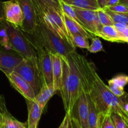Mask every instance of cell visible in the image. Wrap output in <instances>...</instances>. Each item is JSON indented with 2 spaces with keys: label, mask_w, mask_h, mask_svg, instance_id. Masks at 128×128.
<instances>
[{
  "label": "cell",
  "mask_w": 128,
  "mask_h": 128,
  "mask_svg": "<svg viewBox=\"0 0 128 128\" xmlns=\"http://www.w3.org/2000/svg\"><path fill=\"white\" fill-rule=\"evenodd\" d=\"M88 95L98 113L111 115L112 112H115L123 119L126 124H128V114L124 108V104L128 101V94L120 98L115 96L98 75Z\"/></svg>",
  "instance_id": "1"
},
{
  "label": "cell",
  "mask_w": 128,
  "mask_h": 128,
  "mask_svg": "<svg viewBox=\"0 0 128 128\" xmlns=\"http://www.w3.org/2000/svg\"><path fill=\"white\" fill-rule=\"evenodd\" d=\"M62 81L60 92L66 112L70 113L82 91L81 81L70 54L61 56Z\"/></svg>",
  "instance_id": "2"
},
{
  "label": "cell",
  "mask_w": 128,
  "mask_h": 128,
  "mask_svg": "<svg viewBox=\"0 0 128 128\" xmlns=\"http://www.w3.org/2000/svg\"><path fill=\"white\" fill-rule=\"evenodd\" d=\"M34 31L42 46L50 53L57 54L65 57L71 52L76 51V48L55 35L42 22H39Z\"/></svg>",
  "instance_id": "3"
},
{
  "label": "cell",
  "mask_w": 128,
  "mask_h": 128,
  "mask_svg": "<svg viewBox=\"0 0 128 128\" xmlns=\"http://www.w3.org/2000/svg\"><path fill=\"white\" fill-rule=\"evenodd\" d=\"M70 55L81 81L82 90L86 94H89L98 76L94 66L92 62L86 60L84 56L78 54L76 51L70 53Z\"/></svg>",
  "instance_id": "4"
},
{
  "label": "cell",
  "mask_w": 128,
  "mask_h": 128,
  "mask_svg": "<svg viewBox=\"0 0 128 128\" xmlns=\"http://www.w3.org/2000/svg\"><path fill=\"white\" fill-rule=\"evenodd\" d=\"M4 24L8 36L9 44L11 50L17 52L23 58H37L36 51L20 28L9 23L6 20L4 21Z\"/></svg>",
  "instance_id": "5"
},
{
  "label": "cell",
  "mask_w": 128,
  "mask_h": 128,
  "mask_svg": "<svg viewBox=\"0 0 128 128\" xmlns=\"http://www.w3.org/2000/svg\"><path fill=\"white\" fill-rule=\"evenodd\" d=\"M42 22L55 35L66 41L71 46H74L71 35L69 33L65 25L63 16L46 4H42Z\"/></svg>",
  "instance_id": "6"
},
{
  "label": "cell",
  "mask_w": 128,
  "mask_h": 128,
  "mask_svg": "<svg viewBox=\"0 0 128 128\" xmlns=\"http://www.w3.org/2000/svg\"><path fill=\"white\" fill-rule=\"evenodd\" d=\"M14 71L28 82L33 90L36 96L42 86V80L37 58H24Z\"/></svg>",
  "instance_id": "7"
},
{
  "label": "cell",
  "mask_w": 128,
  "mask_h": 128,
  "mask_svg": "<svg viewBox=\"0 0 128 128\" xmlns=\"http://www.w3.org/2000/svg\"><path fill=\"white\" fill-rule=\"evenodd\" d=\"M70 114L72 124L75 128H88V98L83 90Z\"/></svg>",
  "instance_id": "8"
},
{
  "label": "cell",
  "mask_w": 128,
  "mask_h": 128,
  "mask_svg": "<svg viewBox=\"0 0 128 128\" xmlns=\"http://www.w3.org/2000/svg\"><path fill=\"white\" fill-rule=\"evenodd\" d=\"M72 7L83 28L93 37L97 36L98 33L101 31L102 27L99 20L97 11L82 10L73 6Z\"/></svg>",
  "instance_id": "9"
},
{
  "label": "cell",
  "mask_w": 128,
  "mask_h": 128,
  "mask_svg": "<svg viewBox=\"0 0 128 128\" xmlns=\"http://www.w3.org/2000/svg\"><path fill=\"white\" fill-rule=\"evenodd\" d=\"M23 60L22 56L12 50L0 48V70L6 76L14 71Z\"/></svg>",
  "instance_id": "10"
},
{
  "label": "cell",
  "mask_w": 128,
  "mask_h": 128,
  "mask_svg": "<svg viewBox=\"0 0 128 128\" xmlns=\"http://www.w3.org/2000/svg\"><path fill=\"white\" fill-rule=\"evenodd\" d=\"M22 10L23 15V24L22 30L27 32H32L38 24L36 12L31 0H17Z\"/></svg>",
  "instance_id": "11"
},
{
  "label": "cell",
  "mask_w": 128,
  "mask_h": 128,
  "mask_svg": "<svg viewBox=\"0 0 128 128\" xmlns=\"http://www.w3.org/2000/svg\"><path fill=\"white\" fill-rule=\"evenodd\" d=\"M3 11L4 20L7 22L17 27H22L23 15L17 0L3 1Z\"/></svg>",
  "instance_id": "12"
},
{
  "label": "cell",
  "mask_w": 128,
  "mask_h": 128,
  "mask_svg": "<svg viewBox=\"0 0 128 128\" xmlns=\"http://www.w3.org/2000/svg\"><path fill=\"white\" fill-rule=\"evenodd\" d=\"M6 77L11 86L20 92L25 100L30 101L34 100L35 94L31 86L18 74L12 71L10 74L7 75Z\"/></svg>",
  "instance_id": "13"
},
{
  "label": "cell",
  "mask_w": 128,
  "mask_h": 128,
  "mask_svg": "<svg viewBox=\"0 0 128 128\" xmlns=\"http://www.w3.org/2000/svg\"><path fill=\"white\" fill-rule=\"evenodd\" d=\"M39 68L41 72L42 85L53 86L52 62L48 51L37 56Z\"/></svg>",
  "instance_id": "14"
},
{
  "label": "cell",
  "mask_w": 128,
  "mask_h": 128,
  "mask_svg": "<svg viewBox=\"0 0 128 128\" xmlns=\"http://www.w3.org/2000/svg\"><path fill=\"white\" fill-rule=\"evenodd\" d=\"M26 102L28 112V121H26L28 128H38L43 110L34 100L30 101L26 100Z\"/></svg>",
  "instance_id": "15"
},
{
  "label": "cell",
  "mask_w": 128,
  "mask_h": 128,
  "mask_svg": "<svg viewBox=\"0 0 128 128\" xmlns=\"http://www.w3.org/2000/svg\"><path fill=\"white\" fill-rule=\"evenodd\" d=\"M50 56L52 62L53 87L56 92H57L58 91H60L62 81V67L61 56L57 54L52 53H50Z\"/></svg>",
  "instance_id": "16"
},
{
  "label": "cell",
  "mask_w": 128,
  "mask_h": 128,
  "mask_svg": "<svg viewBox=\"0 0 128 128\" xmlns=\"http://www.w3.org/2000/svg\"><path fill=\"white\" fill-rule=\"evenodd\" d=\"M97 37L112 42H126L124 39L114 26H102Z\"/></svg>",
  "instance_id": "17"
},
{
  "label": "cell",
  "mask_w": 128,
  "mask_h": 128,
  "mask_svg": "<svg viewBox=\"0 0 128 128\" xmlns=\"http://www.w3.org/2000/svg\"><path fill=\"white\" fill-rule=\"evenodd\" d=\"M63 19L68 31L70 34L71 35V38L72 36H76V35H82L90 40H92L93 38H94L91 36L90 33H88L82 26L70 18L65 14H63Z\"/></svg>",
  "instance_id": "18"
},
{
  "label": "cell",
  "mask_w": 128,
  "mask_h": 128,
  "mask_svg": "<svg viewBox=\"0 0 128 128\" xmlns=\"http://www.w3.org/2000/svg\"><path fill=\"white\" fill-rule=\"evenodd\" d=\"M0 128H28L27 122L19 121L8 111L0 114Z\"/></svg>",
  "instance_id": "19"
},
{
  "label": "cell",
  "mask_w": 128,
  "mask_h": 128,
  "mask_svg": "<svg viewBox=\"0 0 128 128\" xmlns=\"http://www.w3.org/2000/svg\"><path fill=\"white\" fill-rule=\"evenodd\" d=\"M56 93V91L52 86L42 85L41 90L39 93L35 96L34 101H36L40 105L41 109L44 110L49 100Z\"/></svg>",
  "instance_id": "20"
},
{
  "label": "cell",
  "mask_w": 128,
  "mask_h": 128,
  "mask_svg": "<svg viewBox=\"0 0 128 128\" xmlns=\"http://www.w3.org/2000/svg\"><path fill=\"white\" fill-rule=\"evenodd\" d=\"M63 2L71 6L82 10L98 11L100 9L96 0H65Z\"/></svg>",
  "instance_id": "21"
},
{
  "label": "cell",
  "mask_w": 128,
  "mask_h": 128,
  "mask_svg": "<svg viewBox=\"0 0 128 128\" xmlns=\"http://www.w3.org/2000/svg\"><path fill=\"white\" fill-rule=\"evenodd\" d=\"M86 95L88 104V128H99V114L88 94H86Z\"/></svg>",
  "instance_id": "22"
},
{
  "label": "cell",
  "mask_w": 128,
  "mask_h": 128,
  "mask_svg": "<svg viewBox=\"0 0 128 128\" xmlns=\"http://www.w3.org/2000/svg\"><path fill=\"white\" fill-rule=\"evenodd\" d=\"M105 12L111 17L114 23L122 24L128 26V13H122V12H116L110 11L107 8H104Z\"/></svg>",
  "instance_id": "23"
},
{
  "label": "cell",
  "mask_w": 128,
  "mask_h": 128,
  "mask_svg": "<svg viewBox=\"0 0 128 128\" xmlns=\"http://www.w3.org/2000/svg\"><path fill=\"white\" fill-rule=\"evenodd\" d=\"M4 21L5 20L0 21V45L1 47L6 50H11V47L9 44L8 36L4 24Z\"/></svg>",
  "instance_id": "24"
},
{
  "label": "cell",
  "mask_w": 128,
  "mask_h": 128,
  "mask_svg": "<svg viewBox=\"0 0 128 128\" xmlns=\"http://www.w3.org/2000/svg\"><path fill=\"white\" fill-rule=\"evenodd\" d=\"M89 39L82 35H76L72 37V42L75 48L88 49L90 46Z\"/></svg>",
  "instance_id": "25"
},
{
  "label": "cell",
  "mask_w": 128,
  "mask_h": 128,
  "mask_svg": "<svg viewBox=\"0 0 128 128\" xmlns=\"http://www.w3.org/2000/svg\"><path fill=\"white\" fill-rule=\"evenodd\" d=\"M61 8H62L63 14H65L66 15H67L68 16H69V17L70 18L72 19V20L76 21V22H78V24H80L81 26H82L81 22H80V20H79L78 18L77 17V15H76V12L74 11L73 8H72V6L68 4L65 3L63 1H61Z\"/></svg>",
  "instance_id": "26"
},
{
  "label": "cell",
  "mask_w": 128,
  "mask_h": 128,
  "mask_svg": "<svg viewBox=\"0 0 128 128\" xmlns=\"http://www.w3.org/2000/svg\"><path fill=\"white\" fill-rule=\"evenodd\" d=\"M99 20L102 26H114V23L110 16L105 12L103 9H100L97 11Z\"/></svg>",
  "instance_id": "27"
},
{
  "label": "cell",
  "mask_w": 128,
  "mask_h": 128,
  "mask_svg": "<svg viewBox=\"0 0 128 128\" xmlns=\"http://www.w3.org/2000/svg\"><path fill=\"white\" fill-rule=\"evenodd\" d=\"M87 50L91 53H96L100 51H103L104 49L100 38L97 36L93 38L91 40V44H90V46Z\"/></svg>",
  "instance_id": "28"
},
{
  "label": "cell",
  "mask_w": 128,
  "mask_h": 128,
  "mask_svg": "<svg viewBox=\"0 0 128 128\" xmlns=\"http://www.w3.org/2000/svg\"><path fill=\"white\" fill-rule=\"evenodd\" d=\"M108 82L112 83L118 87L123 88L128 84V76L126 75L120 74L112 78L111 80H109Z\"/></svg>",
  "instance_id": "29"
},
{
  "label": "cell",
  "mask_w": 128,
  "mask_h": 128,
  "mask_svg": "<svg viewBox=\"0 0 128 128\" xmlns=\"http://www.w3.org/2000/svg\"><path fill=\"white\" fill-rule=\"evenodd\" d=\"M99 114V128H114L110 115Z\"/></svg>",
  "instance_id": "30"
},
{
  "label": "cell",
  "mask_w": 128,
  "mask_h": 128,
  "mask_svg": "<svg viewBox=\"0 0 128 128\" xmlns=\"http://www.w3.org/2000/svg\"><path fill=\"white\" fill-rule=\"evenodd\" d=\"M110 116L114 128H126L124 121L120 115L115 112H112Z\"/></svg>",
  "instance_id": "31"
},
{
  "label": "cell",
  "mask_w": 128,
  "mask_h": 128,
  "mask_svg": "<svg viewBox=\"0 0 128 128\" xmlns=\"http://www.w3.org/2000/svg\"><path fill=\"white\" fill-rule=\"evenodd\" d=\"M46 5L52 8L54 10L59 12L61 15L63 16L62 8H61V0H42Z\"/></svg>",
  "instance_id": "32"
},
{
  "label": "cell",
  "mask_w": 128,
  "mask_h": 128,
  "mask_svg": "<svg viewBox=\"0 0 128 128\" xmlns=\"http://www.w3.org/2000/svg\"><path fill=\"white\" fill-rule=\"evenodd\" d=\"M114 26L122 35L123 38L126 41V42H128V26L122 24L115 23L114 24Z\"/></svg>",
  "instance_id": "33"
},
{
  "label": "cell",
  "mask_w": 128,
  "mask_h": 128,
  "mask_svg": "<svg viewBox=\"0 0 128 128\" xmlns=\"http://www.w3.org/2000/svg\"><path fill=\"white\" fill-rule=\"evenodd\" d=\"M108 86L110 91H111L115 96H118V97H122V96H124L126 94V92H125L123 88L118 87V86H116V85L113 84L108 82Z\"/></svg>",
  "instance_id": "34"
},
{
  "label": "cell",
  "mask_w": 128,
  "mask_h": 128,
  "mask_svg": "<svg viewBox=\"0 0 128 128\" xmlns=\"http://www.w3.org/2000/svg\"><path fill=\"white\" fill-rule=\"evenodd\" d=\"M106 8L108 9L110 11H114L116 12H122V13H128V8L121 3L116 4L112 6H108Z\"/></svg>",
  "instance_id": "35"
},
{
  "label": "cell",
  "mask_w": 128,
  "mask_h": 128,
  "mask_svg": "<svg viewBox=\"0 0 128 128\" xmlns=\"http://www.w3.org/2000/svg\"><path fill=\"white\" fill-rule=\"evenodd\" d=\"M58 128H72V122H71L70 113L66 112V115L64 118V120H62V122Z\"/></svg>",
  "instance_id": "36"
},
{
  "label": "cell",
  "mask_w": 128,
  "mask_h": 128,
  "mask_svg": "<svg viewBox=\"0 0 128 128\" xmlns=\"http://www.w3.org/2000/svg\"><path fill=\"white\" fill-rule=\"evenodd\" d=\"M7 108L6 106V102H5L4 98L3 96L0 94V114L1 113L7 111Z\"/></svg>",
  "instance_id": "37"
},
{
  "label": "cell",
  "mask_w": 128,
  "mask_h": 128,
  "mask_svg": "<svg viewBox=\"0 0 128 128\" xmlns=\"http://www.w3.org/2000/svg\"><path fill=\"white\" fill-rule=\"evenodd\" d=\"M100 9H104L107 6L108 2L110 0H96Z\"/></svg>",
  "instance_id": "38"
},
{
  "label": "cell",
  "mask_w": 128,
  "mask_h": 128,
  "mask_svg": "<svg viewBox=\"0 0 128 128\" xmlns=\"http://www.w3.org/2000/svg\"><path fill=\"white\" fill-rule=\"evenodd\" d=\"M4 20L3 11V1L0 0V21Z\"/></svg>",
  "instance_id": "39"
},
{
  "label": "cell",
  "mask_w": 128,
  "mask_h": 128,
  "mask_svg": "<svg viewBox=\"0 0 128 128\" xmlns=\"http://www.w3.org/2000/svg\"><path fill=\"white\" fill-rule=\"evenodd\" d=\"M120 0H110L109 2H108L106 7H108V6H112V5H114V4H116L120 3Z\"/></svg>",
  "instance_id": "40"
},
{
  "label": "cell",
  "mask_w": 128,
  "mask_h": 128,
  "mask_svg": "<svg viewBox=\"0 0 128 128\" xmlns=\"http://www.w3.org/2000/svg\"><path fill=\"white\" fill-rule=\"evenodd\" d=\"M120 3L124 4L128 8V0H120Z\"/></svg>",
  "instance_id": "41"
},
{
  "label": "cell",
  "mask_w": 128,
  "mask_h": 128,
  "mask_svg": "<svg viewBox=\"0 0 128 128\" xmlns=\"http://www.w3.org/2000/svg\"><path fill=\"white\" fill-rule=\"evenodd\" d=\"M124 108L125 111L128 114V101H126L124 104Z\"/></svg>",
  "instance_id": "42"
},
{
  "label": "cell",
  "mask_w": 128,
  "mask_h": 128,
  "mask_svg": "<svg viewBox=\"0 0 128 128\" xmlns=\"http://www.w3.org/2000/svg\"><path fill=\"white\" fill-rule=\"evenodd\" d=\"M126 128H128V124H126Z\"/></svg>",
  "instance_id": "43"
},
{
  "label": "cell",
  "mask_w": 128,
  "mask_h": 128,
  "mask_svg": "<svg viewBox=\"0 0 128 128\" xmlns=\"http://www.w3.org/2000/svg\"><path fill=\"white\" fill-rule=\"evenodd\" d=\"M61 1H65V0H61Z\"/></svg>",
  "instance_id": "44"
},
{
  "label": "cell",
  "mask_w": 128,
  "mask_h": 128,
  "mask_svg": "<svg viewBox=\"0 0 128 128\" xmlns=\"http://www.w3.org/2000/svg\"><path fill=\"white\" fill-rule=\"evenodd\" d=\"M72 128H74V126H72Z\"/></svg>",
  "instance_id": "45"
},
{
  "label": "cell",
  "mask_w": 128,
  "mask_h": 128,
  "mask_svg": "<svg viewBox=\"0 0 128 128\" xmlns=\"http://www.w3.org/2000/svg\"><path fill=\"white\" fill-rule=\"evenodd\" d=\"M127 43H128V42H127Z\"/></svg>",
  "instance_id": "46"
}]
</instances>
